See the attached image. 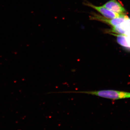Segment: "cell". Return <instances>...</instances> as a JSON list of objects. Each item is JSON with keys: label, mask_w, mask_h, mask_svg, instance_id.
I'll return each mask as SVG.
<instances>
[{"label": "cell", "mask_w": 130, "mask_h": 130, "mask_svg": "<svg viewBox=\"0 0 130 130\" xmlns=\"http://www.w3.org/2000/svg\"><path fill=\"white\" fill-rule=\"evenodd\" d=\"M85 6L93 8L96 11L99 12L101 14H102L103 17L109 19H113L119 18L125 15V13H119L115 12L107 9L103 6H97L93 5L90 3L86 2L84 3Z\"/></svg>", "instance_id": "3957f363"}, {"label": "cell", "mask_w": 130, "mask_h": 130, "mask_svg": "<svg viewBox=\"0 0 130 130\" xmlns=\"http://www.w3.org/2000/svg\"><path fill=\"white\" fill-rule=\"evenodd\" d=\"M90 19L91 20L101 21L112 26H115L120 25L125 20H128L129 19V18L127 15H125L124 16L116 18L109 19L106 18L95 13L91 12L90 16Z\"/></svg>", "instance_id": "7a4b0ae2"}, {"label": "cell", "mask_w": 130, "mask_h": 130, "mask_svg": "<svg viewBox=\"0 0 130 130\" xmlns=\"http://www.w3.org/2000/svg\"><path fill=\"white\" fill-rule=\"evenodd\" d=\"M60 93L88 94L111 100H119L130 98V93L113 90H101L91 91H63L60 92Z\"/></svg>", "instance_id": "6da1fadb"}, {"label": "cell", "mask_w": 130, "mask_h": 130, "mask_svg": "<svg viewBox=\"0 0 130 130\" xmlns=\"http://www.w3.org/2000/svg\"><path fill=\"white\" fill-rule=\"evenodd\" d=\"M109 34L116 37L117 42L119 44L123 47L130 48L129 45L128 44V43L126 42L125 35H120V34L117 35V34L113 33H109Z\"/></svg>", "instance_id": "5b68a950"}, {"label": "cell", "mask_w": 130, "mask_h": 130, "mask_svg": "<svg viewBox=\"0 0 130 130\" xmlns=\"http://www.w3.org/2000/svg\"><path fill=\"white\" fill-rule=\"evenodd\" d=\"M109 33H113L116 34L118 33L120 35H125V31L123 30L122 28H120L119 26H113V28H112L111 29L108 31Z\"/></svg>", "instance_id": "8992f818"}, {"label": "cell", "mask_w": 130, "mask_h": 130, "mask_svg": "<svg viewBox=\"0 0 130 130\" xmlns=\"http://www.w3.org/2000/svg\"><path fill=\"white\" fill-rule=\"evenodd\" d=\"M103 6L107 9L115 12L125 13L126 12L124 8L116 0H110Z\"/></svg>", "instance_id": "277c9868"}]
</instances>
